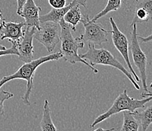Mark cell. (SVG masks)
Segmentation results:
<instances>
[{
  "label": "cell",
  "instance_id": "cell-10",
  "mask_svg": "<svg viewBox=\"0 0 152 131\" xmlns=\"http://www.w3.org/2000/svg\"><path fill=\"white\" fill-rule=\"evenodd\" d=\"M23 27H26L25 22H6L2 19L0 20L1 40L8 39L10 42L18 43L23 35Z\"/></svg>",
  "mask_w": 152,
  "mask_h": 131
},
{
  "label": "cell",
  "instance_id": "cell-14",
  "mask_svg": "<svg viewBox=\"0 0 152 131\" xmlns=\"http://www.w3.org/2000/svg\"><path fill=\"white\" fill-rule=\"evenodd\" d=\"M41 130L42 131H58L51 117V110L49 108V101L45 100L44 101L42 118L40 122Z\"/></svg>",
  "mask_w": 152,
  "mask_h": 131
},
{
  "label": "cell",
  "instance_id": "cell-8",
  "mask_svg": "<svg viewBox=\"0 0 152 131\" xmlns=\"http://www.w3.org/2000/svg\"><path fill=\"white\" fill-rule=\"evenodd\" d=\"M109 20H110V25H111L112 27V30H110V31H111L112 34V41H113L114 47L117 48V50L121 53V54L124 57L127 67H128V69L130 71V73L132 75V76L135 77V80L136 81V82H139V81H140V78L136 75L135 70L132 68L130 60H129V42H128V39H127L126 36L122 32L119 30L118 27L116 24L113 17H110Z\"/></svg>",
  "mask_w": 152,
  "mask_h": 131
},
{
  "label": "cell",
  "instance_id": "cell-15",
  "mask_svg": "<svg viewBox=\"0 0 152 131\" xmlns=\"http://www.w3.org/2000/svg\"><path fill=\"white\" fill-rule=\"evenodd\" d=\"M123 112L124 121L120 131H139L140 124L135 117L133 112L129 111H124Z\"/></svg>",
  "mask_w": 152,
  "mask_h": 131
},
{
  "label": "cell",
  "instance_id": "cell-17",
  "mask_svg": "<svg viewBox=\"0 0 152 131\" xmlns=\"http://www.w3.org/2000/svg\"><path fill=\"white\" fill-rule=\"evenodd\" d=\"M121 7V0H107V5L104 7V9L99 12V14L95 15L92 19H91V21L95 22L97 21L99 18L105 16L106 14L110 12H114V11L118 10Z\"/></svg>",
  "mask_w": 152,
  "mask_h": 131
},
{
  "label": "cell",
  "instance_id": "cell-4",
  "mask_svg": "<svg viewBox=\"0 0 152 131\" xmlns=\"http://www.w3.org/2000/svg\"><path fill=\"white\" fill-rule=\"evenodd\" d=\"M151 100L152 96L145 97L142 100L134 99L127 94L126 90H124L123 93L119 94L118 96L116 98L113 105L110 106V109H108L107 111L96 117L93 122L91 124L90 127L93 128L99 123H102V121L109 118L112 115L121 112V111H129L131 112H134L135 110L144 108L145 105Z\"/></svg>",
  "mask_w": 152,
  "mask_h": 131
},
{
  "label": "cell",
  "instance_id": "cell-6",
  "mask_svg": "<svg viewBox=\"0 0 152 131\" xmlns=\"http://www.w3.org/2000/svg\"><path fill=\"white\" fill-rule=\"evenodd\" d=\"M34 38L43 45L49 53H52L61 41L60 24L50 21L40 23V28L36 30Z\"/></svg>",
  "mask_w": 152,
  "mask_h": 131
},
{
  "label": "cell",
  "instance_id": "cell-20",
  "mask_svg": "<svg viewBox=\"0 0 152 131\" xmlns=\"http://www.w3.org/2000/svg\"><path fill=\"white\" fill-rule=\"evenodd\" d=\"M12 45L11 48H5L4 50L0 49V56H5V55H17L19 56V52L18 51L17 46L15 42H12Z\"/></svg>",
  "mask_w": 152,
  "mask_h": 131
},
{
  "label": "cell",
  "instance_id": "cell-16",
  "mask_svg": "<svg viewBox=\"0 0 152 131\" xmlns=\"http://www.w3.org/2000/svg\"><path fill=\"white\" fill-rule=\"evenodd\" d=\"M133 114L136 119L139 121L142 131L147 130L148 127L152 124V105L142 111L135 110Z\"/></svg>",
  "mask_w": 152,
  "mask_h": 131
},
{
  "label": "cell",
  "instance_id": "cell-23",
  "mask_svg": "<svg viewBox=\"0 0 152 131\" xmlns=\"http://www.w3.org/2000/svg\"><path fill=\"white\" fill-rule=\"evenodd\" d=\"M138 40H139V42H142V43H147V42H151L152 33L147 37H142L141 35H138Z\"/></svg>",
  "mask_w": 152,
  "mask_h": 131
},
{
  "label": "cell",
  "instance_id": "cell-5",
  "mask_svg": "<svg viewBox=\"0 0 152 131\" xmlns=\"http://www.w3.org/2000/svg\"><path fill=\"white\" fill-rule=\"evenodd\" d=\"M80 22L84 26V33L80 36L77 37L80 42L98 45L107 42V35L111 33V31L106 30L97 21H91L88 14L83 15Z\"/></svg>",
  "mask_w": 152,
  "mask_h": 131
},
{
  "label": "cell",
  "instance_id": "cell-27",
  "mask_svg": "<svg viewBox=\"0 0 152 131\" xmlns=\"http://www.w3.org/2000/svg\"><path fill=\"white\" fill-rule=\"evenodd\" d=\"M2 19H4L3 18V16H2V12H1V10H0V20H2Z\"/></svg>",
  "mask_w": 152,
  "mask_h": 131
},
{
  "label": "cell",
  "instance_id": "cell-1",
  "mask_svg": "<svg viewBox=\"0 0 152 131\" xmlns=\"http://www.w3.org/2000/svg\"><path fill=\"white\" fill-rule=\"evenodd\" d=\"M62 58V54L61 51L51 54L47 56H42L37 60H34L29 63H24L21 67L12 75L4 76L0 79V88L5 83L14 79H23L27 81V88L24 94L21 96L23 103L27 106H30V96L34 88V78L35 72L40 65L52 60H58Z\"/></svg>",
  "mask_w": 152,
  "mask_h": 131
},
{
  "label": "cell",
  "instance_id": "cell-28",
  "mask_svg": "<svg viewBox=\"0 0 152 131\" xmlns=\"http://www.w3.org/2000/svg\"><path fill=\"white\" fill-rule=\"evenodd\" d=\"M5 47L4 46V45H0V49H1V50H4V49H5Z\"/></svg>",
  "mask_w": 152,
  "mask_h": 131
},
{
  "label": "cell",
  "instance_id": "cell-29",
  "mask_svg": "<svg viewBox=\"0 0 152 131\" xmlns=\"http://www.w3.org/2000/svg\"><path fill=\"white\" fill-rule=\"evenodd\" d=\"M150 88H152V81H151V83L150 84Z\"/></svg>",
  "mask_w": 152,
  "mask_h": 131
},
{
  "label": "cell",
  "instance_id": "cell-11",
  "mask_svg": "<svg viewBox=\"0 0 152 131\" xmlns=\"http://www.w3.org/2000/svg\"><path fill=\"white\" fill-rule=\"evenodd\" d=\"M40 11V7L36 5L34 0H26L20 15L25 20L26 27H35L37 30H39L40 22L39 17Z\"/></svg>",
  "mask_w": 152,
  "mask_h": 131
},
{
  "label": "cell",
  "instance_id": "cell-19",
  "mask_svg": "<svg viewBox=\"0 0 152 131\" xmlns=\"http://www.w3.org/2000/svg\"><path fill=\"white\" fill-rule=\"evenodd\" d=\"M13 93L6 91L5 90H2L0 91V116H3L5 114V111H4V103H5V101L13 97Z\"/></svg>",
  "mask_w": 152,
  "mask_h": 131
},
{
  "label": "cell",
  "instance_id": "cell-26",
  "mask_svg": "<svg viewBox=\"0 0 152 131\" xmlns=\"http://www.w3.org/2000/svg\"><path fill=\"white\" fill-rule=\"evenodd\" d=\"M74 1H76L78 3V5H82L83 7H86L87 0H74Z\"/></svg>",
  "mask_w": 152,
  "mask_h": 131
},
{
  "label": "cell",
  "instance_id": "cell-9",
  "mask_svg": "<svg viewBox=\"0 0 152 131\" xmlns=\"http://www.w3.org/2000/svg\"><path fill=\"white\" fill-rule=\"evenodd\" d=\"M36 30L35 27H26L21 39L15 43L19 52V60L23 63H29L34 60L33 41Z\"/></svg>",
  "mask_w": 152,
  "mask_h": 131
},
{
  "label": "cell",
  "instance_id": "cell-3",
  "mask_svg": "<svg viewBox=\"0 0 152 131\" xmlns=\"http://www.w3.org/2000/svg\"><path fill=\"white\" fill-rule=\"evenodd\" d=\"M79 55L81 58L88 60L92 67L95 65H104V66H109L117 69L129 78L135 89H140V86L136 82L135 78L132 77V74L123 66L122 63L114 55L105 48H96L94 46V44L89 43L88 51L86 53L80 54Z\"/></svg>",
  "mask_w": 152,
  "mask_h": 131
},
{
  "label": "cell",
  "instance_id": "cell-18",
  "mask_svg": "<svg viewBox=\"0 0 152 131\" xmlns=\"http://www.w3.org/2000/svg\"><path fill=\"white\" fill-rule=\"evenodd\" d=\"M134 2V9H144L148 14L150 20H152V0H135Z\"/></svg>",
  "mask_w": 152,
  "mask_h": 131
},
{
  "label": "cell",
  "instance_id": "cell-22",
  "mask_svg": "<svg viewBox=\"0 0 152 131\" xmlns=\"http://www.w3.org/2000/svg\"><path fill=\"white\" fill-rule=\"evenodd\" d=\"M26 0H17V4H18V7H17V14L20 16V14H21L22 12V9H23V6L25 3Z\"/></svg>",
  "mask_w": 152,
  "mask_h": 131
},
{
  "label": "cell",
  "instance_id": "cell-21",
  "mask_svg": "<svg viewBox=\"0 0 152 131\" xmlns=\"http://www.w3.org/2000/svg\"><path fill=\"white\" fill-rule=\"evenodd\" d=\"M48 2L53 9H62L67 5L66 0H48Z\"/></svg>",
  "mask_w": 152,
  "mask_h": 131
},
{
  "label": "cell",
  "instance_id": "cell-7",
  "mask_svg": "<svg viewBox=\"0 0 152 131\" xmlns=\"http://www.w3.org/2000/svg\"><path fill=\"white\" fill-rule=\"evenodd\" d=\"M132 30L131 33V43L130 51L132 53V60L135 66L139 69L141 75L142 87L144 91H148L147 86V73H146V67H147V56L143 51L141 49L139 42L138 40L137 28L136 23L132 26Z\"/></svg>",
  "mask_w": 152,
  "mask_h": 131
},
{
  "label": "cell",
  "instance_id": "cell-12",
  "mask_svg": "<svg viewBox=\"0 0 152 131\" xmlns=\"http://www.w3.org/2000/svg\"><path fill=\"white\" fill-rule=\"evenodd\" d=\"M76 4L78 3L74 0H72V2L69 5H66L65 7H64L62 9H52L49 13L45 14L39 15V22H40V23L49 21L59 23L61 20L64 19V16L66 14V12Z\"/></svg>",
  "mask_w": 152,
  "mask_h": 131
},
{
  "label": "cell",
  "instance_id": "cell-13",
  "mask_svg": "<svg viewBox=\"0 0 152 131\" xmlns=\"http://www.w3.org/2000/svg\"><path fill=\"white\" fill-rule=\"evenodd\" d=\"M83 14L80 9V5L76 4L72 6L64 16V20L70 25L73 31H76V27L82 19Z\"/></svg>",
  "mask_w": 152,
  "mask_h": 131
},
{
  "label": "cell",
  "instance_id": "cell-25",
  "mask_svg": "<svg viewBox=\"0 0 152 131\" xmlns=\"http://www.w3.org/2000/svg\"><path fill=\"white\" fill-rule=\"evenodd\" d=\"M141 96L142 98H145V97H148V96H152V92L151 91H144L143 93L141 94Z\"/></svg>",
  "mask_w": 152,
  "mask_h": 131
},
{
  "label": "cell",
  "instance_id": "cell-2",
  "mask_svg": "<svg viewBox=\"0 0 152 131\" xmlns=\"http://www.w3.org/2000/svg\"><path fill=\"white\" fill-rule=\"evenodd\" d=\"M61 27V51L62 57L65 61L75 64L77 63H82L89 67L95 73L99 72V70L92 67V65L84 59L81 58L78 54V50L84 47L85 43L80 42L77 38H74L72 35L71 28L68 23L61 20L59 23Z\"/></svg>",
  "mask_w": 152,
  "mask_h": 131
},
{
  "label": "cell",
  "instance_id": "cell-24",
  "mask_svg": "<svg viewBox=\"0 0 152 131\" xmlns=\"http://www.w3.org/2000/svg\"><path fill=\"white\" fill-rule=\"evenodd\" d=\"M116 130L115 127H111V128H108V129H104L102 127H99L97 129L94 130L93 131H114Z\"/></svg>",
  "mask_w": 152,
  "mask_h": 131
}]
</instances>
